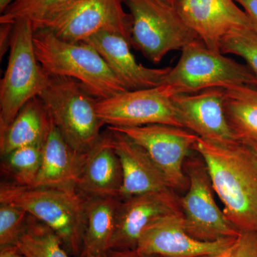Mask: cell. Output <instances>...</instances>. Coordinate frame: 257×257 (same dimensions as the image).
<instances>
[{"instance_id": "cell-1", "label": "cell", "mask_w": 257, "mask_h": 257, "mask_svg": "<svg viewBox=\"0 0 257 257\" xmlns=\"http://www.w3.org/2000/svg\"><path fill=\"white\" fill-rule=\"evenodd\" d=\"M193 150L204 160L228 220L240 231H257V157L251 148L239 140L199 138Z\"/></svg>"}, {"instance_id": "cell-2", "label": "cell", "mask_w": 257, "mask_h": 257, "mask_svg": "<svg viewBox=\"0 0 257 257\" xmlns=\"http://www.w3.org/2000/svg\"><path fill=\"white\" fill-rule=\"evenodd\" d=\"M37 59L51 76L82 83L96 99L127 91L99 52L86 42L65 41L47 29L34 33Z\"/></svg>"}, {"instance_id": "cell-3", "label": "cell", "mask_w": 257, "mask_h": 257, "mask_svg": "<svg viewBox=\"0 0 257 257\" xmlns=\"http://www.w3.org/2000/svg\"><path fill=\"white\" fill-rule=\"evenodd\" d=\"M0 203L14 204L53 230L69 254L82 257L84 198L77 192L2 182Z\"/></svg>"}, {"instance_id": "cell-4", "label": "cell", "mask_w": 257, "mask_h": 257, "mask_svg": "<svg viewBox=\"0 0 257 257\" xmlns=\"http://www.w3.org/2000/svg\"><path fill=\"white\" fill-rule=\"evenodd\" d=\"M224 55L209 50L202 41L190 44L160 86L170 96L211 88L257 89V74L252 69Z\"/></svg>"}, {"instance_id": "cell-5", "label": "cell", "mask_w": 257, "mask_h": 257, "mask_svg": "<svg viewBox=\"0 0 257 257\" xmlns=\"http://www.w3.org/2000/svg\"><path fill=\"white\" fill-rule=\"evenodd\" d=\"M39 97L53 124L76 152L87 153L100 141L104 124L96 111L98 99L82 83L50 75Z\"/></svg>"}, {"instance_id": "cell-6", "label": "cell", "mask_w": 257, "mask_h": 257, "mask_svg": "<svg viewBox=\"0 0 257 257\" xmlns=\"http://www.w3.org/2000/svg\"><path fill=\"white\" fill-rule=\"evenodd\" d=\"M13 25L8 66L0 84V133L29 101L40 95L50 78L35 53L31 23L23 20Z\"/></svg>"}, {"instance_id": "cell-7", "label": "cell", "mask_w": 257, "mask_h": 257, "mask_svg": "<svg viewBox=\"0 0 257 257\" xmlns=\"http://www.w3.org/2000/svg\"><path fill=\"white\" fill-rule=\"evenodd\" d=\"M124 3L133 18L132 46L154 64L160 63L172 51L202 41L176 7L159 0H124Z\"/></svg>"}, {"instance_id": "cell-8", "label": "cell", "mask_w": 257, "mask_h": 257, "mask_svg": "<svg viewBox=\"0 0 257 257\" xmlns=\"http://www.w3.org/2000/svg\"><path fill=\"white\" fill-rule=\"evenodd\" d=\"M124 0H75L42 24L56 36L70 42H85L100 32H111L131 43L133 18Z\"/></svg>"}, {"instance_id": "cell-9", "label": "cell", "mask_w": 257, "mask_h": 257, "mask_svg": "<svg viewBox=\"0 0 257 257\" xmlns=\"http://www.w3.org/2000/svg\"><path fill=\"white\" fill-rule=\"evenodd\" d=\"M187 165L188 191L180 198L187 232L202 241L237 237L241 231L228 220L214 200V189L204 160L190 159Z\"/></svg>"}, {"instance_id": "cell-10", "label": "cell", "mask_w": 257, "mask_h": 257, "mask_svg": "<svg viewBox=\"0 0 257 257\" xmlns=\"http://www.w3.org/2000/svg\"><path fill=\"white\" fill-rule=\"evenodd\" d=\"M96 111L104 124L112 127H137L154 124L182 127L172 98L162 86L124 91L98 99Z\"/></svg>"}, {"instance_id": "cell-11", "label": "cell", "mask_w": 257, "mask_h": 257, "mask_svg": "<svg viewBox=\"0 0 257 257\" xmlns=\"http://www.w3.org/2000/svg\"><path fill=\"white\" fill-rule=\"evenodd\" d=\"M107 127L125 134L144 147L163 172L171 188H187L189 180L184 175V160L199 138L198 135L187 128L168 124Z\"/></svg>"}, {"instance_id": "cell-12", "label": "cell", "mask_w": 257, "mask_h": 257, "mask_svg": "<svg viewBox=\"0 0 257 257\" xmlns=\"http://www.w3.org/2000/svg\"><path fill=\"white\" fill-rule=\"evenodd\" d=\"M182 212L174 189L145 193L121 200L109 250H136L148 226L170 214Z\"/></svg>"}, {"instance_id": "cell-13", "label": "cell", "mask_w": 257, "mask_h": 257, "mask_svg": "<svg viewBox=\"0 0 257 257\" xmlns=\"http://www.w3.org/2000/svg\"><path fill=\"white\" fill-rule=\"evenodd\" d=\"M237 237L215 241H199L186 231L183 213H176L148 226L139 240L136 251L148 256L160 257L210 256L224 251Z\"/></svg>"}, {"instance_id": "cell-14", "label": "cell", "mask_w": 257, "mask_h": 257, "mask_svg": "<svg viewBox=\"0 0 257 257\" xmlns=\"http://www.w3.org/2000/svg\"><path fill=\"white\" fill-rule=\"evenodd\" d=\"M176 8L205 46L214 52H220L221 40L233 30L255 29L234 0H180Z\"/></svg>"}, {"instance_id": "cell-15", "label": "cell", "mask_w": 257, "mask_h": 257, "mask_svg": "<svg viewBox=\"0 0 257 257\" xmlns=\"http://www.w3.org/2000/svg\"><path fill=\"white\" fill-rule=\"evenodd\" d=\"M182 127L216 143L236 141L224 111V89L211 88L171 96Z\"/></svg>"}, {"instance_id": "cell-16", "label": "cell", "mask_w": 257, "mask_h": 257, "mask_svg": "<svg viewBox=\"0 0 257 257\" xmlns=\"http://www.w3.org/2000/svg\"><path fill=\"white\" fill-rule=\"evenodd\" d=\"M84 42L96 49L127 90L159 87L172 69L149 68L139 63L130 50L131 43L114 32H100Z\"/></svg>"}, {"instance_id": "cell-17", "label": "cell", "mask_w": 257, "mask_h": 257, "mask_svg": "<svg viewBox=\"0 0 257 257\" xmlns=\"http://www.w3.org/2000/svg\"><path fill=\"white\" fill-rule=\"evenodd\" d=\"M107 128L122 170L121 200L145 193L172 189L163 172L144 147L125 134Z\"/></svg>"}, {"instance_id": "cell-18", "label": "cell", "mask_w": 257, "mask_h": 257, "mask_svg": "<svg viewBox=\"0 0 257 257\" xmlns=\"http://www.w3.org/2000/svg\"><path fill=\"white\" fill-rule=\"evenodd\" d=\"M122 182L121 164L108 130L95 147L85 154L77 191L83 197L119 198Z\"/></svg>"}, {"instance_id": "cell-19", "label": "cell", "mask_w": 257, "mask_h": 257, "mask_svg": "<svg viewBox=\"0 0 257 257\" xmlns=\"http://www.w3.org/2000/svg\"><path fill=\"white\" fill-rule=\"evenodd\" d=\"M85 154L79 153L69 146L52 121L42 148L41 167L34 186L77 192V179Z\"/></svg>"}, {"instance_id": "cell-20", "label": "cell", "mask_w": 257, "mask_h": 257, "mask_svg": "<svg viewBox=\"0 0 257 257\" xmlns=\"http://www.w3.org/2000/svg\"><path fill=\"white\" fill-rule=\"evenodd\" d=\"M52 119L39 96L29 101L13 122L0 133L1 156L21 147L43 146L50 133Z\"/></svg>"}, {"instance_id": "cell-21", "label": "cell", "mask_w": 257, "mask_h": 257, "mask_svg": "<svg viewBox=\"0 0 257 257\" xmlns=\"http://www.w3.org/2000/svg\"><path fill=\"white\" fill-rule=\"evenodd\" d=\"M84 198L85 226L82 257L107 253L121 199L114 197Z\"/></svg>"}, {"instance_id": "cell-22", "label": "cell", "mask_w": 257, "mask_h": 257, "mask_svg": "<svg viewBox=\"0 0 257 257\" xmlns=\"http://www.w3.org/2000/svg\"><path fill=\"white\" fill-rule=\"evenodd\" d=\"M224 111L235 138L239 141H257V89H224Z\"/></svg>"}, {"instance_id": "cell-23", "label": "cell", "mask_w": 257, "mask_h": 257, "mask_svg": "<svg viewBox=\"0 0 257 257\" xmlns=\"http://www.w3.org/2000/svg\"><path fill=\"white\" fill-rule=\"evenodd\" d=\"M16 246L26 257H70L55 231L30 214Z\"/></svg>"}, {"instance_id": "cell-24", "label": "cell", "mask_w": 257, "mask_h": 257, "mask_svg": "<svg viewBox=\"0 0 257 257\" xmlns=\"http://www.w3.org/2000/svg\"><path fill=\"white\" fill-rule=\"evenodd\" d=\"M42 148L41 145L21 147L2 157V173L13 183L35 185L41 167Z\"/></svg>"}, {"instance_id": "cell-25", "label": "cell", "mask_w": 257, "mask_h": 257, "mask_svg": "<svg viewBox=\"0 0 257 257\" xmlns=\"http://www.w3.org/2000/svg\"><path fill=\"white\" fill-rule=\"evenodd\" d=\"M75 0H14L0 16V24L26 20L36 31L42 24Z\"/></svg>"}, {"instance_id": "cell-26", "label": "cell", "mask_w": 257, "mask_h": 257, "mask_svg": "<svg viewBox=\"0 0 257 257\" xmlns=\"http://www.w3.org/2000/svg\"><path fill=\"white\" fill-rule=\"evenodd\" d=\"M220 52L239 56L257 74V32L253 28L233 30L222 39Z\"/></svg>"}, {"instance_id": "cell-27", "label": "cell", "mask_w": 257, "mask_h": 257, "mask_svg": "<svg viewBox=\"0 0 257 257\" xmlns=\"http://www.w3.org/2000/svg\"><path fill=\"white\" fill-rule=\"evenodd\" d=\"M28 211L14 204L0 203V246L16 245L23 235Z\"/></svg>"}, {"instance_id": "cell-28", "label": "cell", "mask_w": 257, "mask_h": 257, "mask_svg": "<svg viewBox=\"0 0 257 257\" xmlns=\"http://www.w3.org/2000/svg\"><path fill=\"white\" fill-rule=\"evenodd\" d=\"M201 257H257V231H241L234 242L224 251Z\"/></svg>"}, {"instance_id": "cell-29", "label": "cell", "mask_w": 257, "mask_h": 257, "mask_svg": "<svg viewBox=\"0 0 257 257\" xmlns=\"http://www.w3.org/2000/svg\"><path fill=\"white\" fill-rule=\"evenodd\" d=\"M0 56L1 58L10 48L12 35H13V24H0Z\"/></svg>"}, {"instance_id": "cell-30", "label": "cell", "mask_w": 257, "mask_h": 257, "mask_svg": "<svg viewBox=\"0 0 257 257\" xmlns=\"http://www.w3.org/2000/svg\"><path fill=\"white\" fill-rule=\"evenodd\" d=\"M236 3L241 5L243 10L246 12L254 25L257 32V0H234Z\"/></svg>"}, {"instance_id": "cell-31", "label": "cell", "mask_w": 257, "mask_h": 257, "mask_svg": "<svg viewBox=\"0 0 257 257\" xmlns=\"http://www.w3.org/2000/svg\"><path fill=\"white\" fill-rule=\"evenodd\" d=\"M107 254L109 257H160L143 254L136 250H109Z\"/></svg>"}, {"instance_id": "cell-32", "label": "cell", "mask_w": 257, "mask_h": 257, "mask_svg": "<svg viewBox=\"0 0 257 257\" xmlns=\"http://www.w3.org/2000/svg\"><path fill=\"white\" fill-rule=\"evenodd\" d=\"M0 257H26L16 245L0 246Z\"/></svg>"}, {"instance_id": "cell-33", "label": "cell", "mask_w": 257, "mask_h": 257, "mask_svg": "<svg viewBox=\"0 0 257 257\" xmlns=\"http://www.w3.org/2000/svg\"><path fill=\"white\" fill-rule=\"evenodd\" d=\"M240 142L244 143L245 145H246L248 147H250L257 157V141H253V140H246V141Z\"/></svg>"}, {"instance_id": "cell-34", "label": "cell", "mask_w": 257, "mask_h": 257, "mask_svg": "<svg viewBox=\"0 0 257 257\" xmlns=\"http://www.w3.org/2000/svg\"><path fill=\"white\" fill-rule=\"evenodd\" d=\"M14 0H0V13H3Z\"/></svg>"}, {"instance_id": "cell-35", "label": "cell", "mask_w": 257, "mask_h": 257, "mask_svg": "<svg viewBox=\"0 0 257 257\" xmlns=\"http://www.w3.org/2000/svg\"><path fill=\"white\" fill-rule=\"evenodd\" d=\"M159 1L165 3V4L170 5V6L176 7V5L178 4L180 0H159Z\"/></svg>"}, {"instance_id": "cell-36", "label": "cell", "mask_w": 257, "mask_h": 257, "mask_svg": "<svg viewBox=\"0 0 257 257\" xmlns=\"http://www.w3.org/2000/svg\"><path fill=\"white\" fill-rule=\"evenodd\" d=\"M84 257H109V255L107 254V253H102V254H98V255H87V256H85Z\"/></svg>"}]
</instances>
